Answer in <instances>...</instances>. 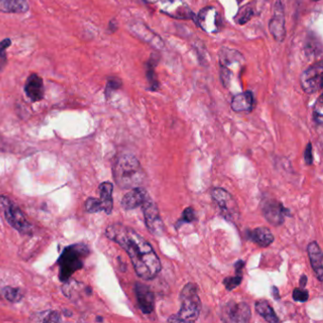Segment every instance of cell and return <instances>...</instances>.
Listing matches in <instances>:
<instances>
[{
  "mask_svg": "<svg viewBox=\"0 0 323 323\" xmlns=\"http://www.w3.org/2000/svg\"><path fill=\"white\" fill-rule=\"evenodd\" d=\"M105 235L128 253L138 277L153 279L159 274L161 262L156 251L133 229L122 224H113L107 227Z\"/></svg>",
  "mask_w": 323,
  "mask_h": 323,
  "instance_id": "cell-1",
  "label": "cell"
},
{
  "mask_svg": "<svg viewBox=\"0 0 323 323\" xmlns=\"http://www.w3.org/2000/svg\"><path fill=\"white\" fill-rule=\"evenodd\" d=\"M247 237L250 241L254 242L261 247H268L274 242L273 234L266 227H260L251 231H248Z\"/></svg>",
  "mask_w": 323,
  "mask_h": 323,
  "instance_id": "cell-21",
  "label": "cell"
},
{
  "mask_svg": "<svg viewBox=\"0 0 323 323\" xmlns=\"http://www.w3.org/2000/svg\"><path fill=\"white\" fill-rule=\"evenodd\" d=\"M255 310L268 323H278V317L276 316V313L273 310V308L271 307V305L268 303V301H265V300L256 301Z\"/></svg>",
  "mask_w": 323,
  "mask_h": 323,
  "instance_id": "cell-24",
  "label": "cell"
},
{
  "mask_svg": "<svg viewBox=\"0 0 323 323\" xmlns=\"http://www.w3.org/2000/svg\"><path fill=\"white\" fill-rule=\"evenodd\" d=\"M156 60H153V57L149 60L148 67H147V71H146V76H147V81L149 83V90L152 91H156L159 88L157 78H156V72H155V67L156 65Z\"/></svg>",
  "mask_w": 323,
  "mask_h": 323,
  "instance_id": "cell-26",
  "label": "cell"
},
{
  "mask_svg": "<svg viewBox=\"0 0 323 323\" xmlns=\"http://www.w3.org/2000/svg\"><path fill=\"white\" fill-rule=\"evenodd\" d=\"M11 45V39L6 38L0 42V62L5 63L6 61V50Z\"/></svg>",
  "mask_w": 323,
  "mask_h": 323,
  "instance_id": "cell-35",
  "label": "cell"
},
{
  "mask_svg": "<svg viewBox=\"0 0 323 323\" xmlns=\"http://www.w3.org/2000/svg\"><path fill=\"white\" fill-rule=\"evenodd\" d=\"M293 299L296 301L300 302H305L308 301L309 298V293L307 290L304 288H296L293 291Z\"/></svg>",
  "mask_w": 323,
  "mask_h": 323,
  "instance_id": "cell-33",
  "label": "cell"
},
{
  "mask_svg": "<svg viewBox=\"0 0 323 323\" xmlns=\"http://www.w3.org/2000/svg\"><path fill=\"white\" fill-rule=\"evenodd\" d=\"M160 11L177 19H194V13L183 0H160Z\"/></svg>",
  "mask_w": 323,
  "mask_h": 323,
  "instance_id": "cell-10",
  "label": "cell"
},
{
  "mask_svg": "<svg viewBox=\"0 0 323 323\" xmlns=\"http://www.w3.org/2000/svg\"><path fill=\"white\" fill-rule=\"evenodd\" d=\"M2 294L7 301L11 302H18L21 301L23 298L22 291L19 288H15L11 286L4 287L2 289Z\"/></svg>",
  "mask_w": 323,
  "mask_h": 323,
  "instance_id": "cell-27",
  "label": "cell"
},
{
  "mask_svg": "<svg viewBox=\"0 0 323 323\" xmlns=\"http://www.w3.org/2000/svg\"><path fill=\"white\" fill-rule=\"evenodd\" d=\"M254 8H252L250 5H246L237 13L236 22L239 25H245V23L248 22L254 16Z\"/></svg>",
  "mask_w": 323,
  "mask_h": 323,
  "instance_id": "cell-29",
  "label": "cell"
},
{
  "mask_svg": "<svg viewBox=\"0 0 323 323\" xmlns=\"http://www.w3.org/2000/svg\"><path fill=\"white\" fill-rule=\"evenodd\" d=\"M85 207H86L87 212H90V213H95V212H102L103 211L102 204H101L100 199L94 198V197H90L88 200L86 201Z\"/></svg>",
  "mask_w": 323,
  "mask_h": 323,
  "instance_id": "cell-31",
  "label": "cell"
},
{
  "mask_svg": "<svg viewBox=\"0 0 323 323\" xmlns=\"http://www.w3.org/2000/svg\"><path fill=\"white\" fill-rule=\"evenodd\" d=\"M251 311L245 302H230L225 308V322L246 323L250 321Z\"/></svg>",
  "mask_w": 323,
  "mask_h": 323,
  "instance_id": "cell-13",
  "label": "cell"
},
{
  "mask_svg": "<svg viewBox=\"0 0 323 323\" xmlns=\"http://www.w3.org/2000/svg\"><path fill=\"white\" fill-rule=\"evenodd\" d=\"M135 292L139 309L145 315H149L155 309V296L149 286L141 282H136Z\"/></svg>",
  "mask_w": 323,
  "mask_h": 323,
  "instance_id": "cell-15",
  "label": "cell"
},
{
  "mask_svg": "<svg viewBox=\"0 0 323 323\" xmlns=\"http://www.w3.org/2000/svg\"><path fill=\"white\" fill-rule=\"evenodd\" d=\"M306 282H307V278H306V276H305V275H302L301 279H300V285H301V288H304V287H305Z\"/></svg>",
  "mask_w": 323,
  "mask_h": 323,
  "instance_id": "cell-40",
  "label": "cell"
},
{
  "mask_svg": "<svg viewBox=\"0 0 323 323\" xmlns=\"http://www.w3.org/2000/svg\"><path fill=\"white\" fill-rule=\"evenodd\" d=\"M194 219H195V212L192 208L189 207V208L185 209V211L182 214V218L178 224L191 223L194 221Z\"/></svg>",
  "mask_w": 323,
  "mask_h": 323,
  "instance_id": "cell-34",
  "label": "cell"
},
{
  "mask_svg": "<svg viewBox=\"0 0 323 323\" xmlns=\"http://www.w3.org/2000/svg\"><path fill=\"white\" fill-rule=\"evenodd\" d=\"M122 87V82L117 78H111L108 80L106 86V94L110 93L113 90H118Z\"/></svg>",
  "mask_w": 323,
  "mask_h": 323,
  "instance_id": "cell-36",
  "label": "cell"
},
{
  "mask_svg": "<svg viewBox=\"0 0 323 323\" xmlns=\"http://www.w3.org/2000/svg\"><path fill=\"white\" fill-rule=\"evenodd\" d=\"M132 31L138 38H140L146 43L154 46L157 48H161L163 46V42L161 41V39L143 24H135L132 27Z\"/></svg>",
  "mask_w": 323,
  "mask_h": 323,
  "instance_id": "cell-20",
  "label": "cell"
},
{
  "mask_svg": "<svg viewBox=\"0 0 323 323\" xmlns=\"http://www.w3.org/2000/svg\"><path fill=\"white\" fill-rule=\"evenodd\" d=\"M0 212L14 230L22 234H32V225L22 211L6 196H0Z\"/></svg>",
  "mask_w": 323,
  "mask_h": 323,
  "instance_id": "cell-5",
  "label": "cell"
},
{
  "mask_svg": "<svg viewBox=\"0 0 323 323\" xmlns=\"http://www.w3.org/2000/svg\"><path fill=\"white\" fill-rule=\"evenodd\" d=\"M34 321L40 323H60L61 316L56 311H45V312L39 313L37 316H35Z\"/></svg>",
  "mask_w": 323,
  "mask_h": 323,
  "instance_id": "cell-28",
  "label": "cell"
},
{
  "mask_svg": "<svg viewBox=\"0 0 323 323\" xmlns=\"http://www.w3.org/2000/svg\"><path fill=\"white\" fill-rule=\"evenodd\" d=\"M149 196L147 190L141 187H137L131 189L128 193L123 196L122 206L126 211L134 210L136 208L141 207L144 201Z\"/></svg>",
  "mask_w": 323,
  "mask_h": 323,
  "instance_id": "cell-17",
  "label": "cell"
},
{
  "mask_svg": "<svg viewBox=\"0 0 323 323\" xmlns=\"http://www.w3.org/2000/svg\"><path fill=\"white\" fill-rule=\"evenodd\" d=\"M113 185L110 182H103L99 186L100 200L102 204L103 212L106 214H110L113 210Z\"/></svg>",
  "mask_w": 323,
  "mask_h": 323,
  "instance_id": "cell-22",
  "label": "cell"
},
{
  "mask_svg": "<svg viewBox=\"0 0 323 323\" xmlns=\"http://www.w3.org/2000/svg\"><path fill=\"white\" fill-rule=\"evenodd\" d=\"M234 267H235V269H236V274H241L242 269H243L244 267H245V262L242 261V260H240V261H238V262L235 264Z\"/></svg>",
  "mask_w": 323,
  "mask_h": 323,
  "instance_id": "cell-38",
  "label": "cell"
},
{
  "mask_svg": "<svg viewBox=\"0 0 323 323\" xmlns=\"http://www.w3.org/2000/svg\"><path fill=\"white\" fill-rule=\"evenodd\" d=\"M312 144L308 143L306 146L305 149V153H304V159L307 165H311L313 163V154H312Z\"/></svg>",
  "mask_w": 323,
  "mask_h": 323,
  "instance_id": "cell-37",
  "label": "cell"
},
{
  "mask_svg": "<svg viewBox=\"0 0 323 323\" xmlns=\"http://www.w3.org/2000/svg\"><path fill=\"white\" fill-rule=\"evenodd\" d=\"M212 197L223 213L224 217L231 222L239 216V208L231 194L222 188H215L212 190Z\"/></svg>",
  "mask_w": 323,
  "mask_h": 323,
  "instance_id": "cell-7",
  "label": "cell"
},
{
  "mask_svg": "<svg viewBox=\"0 0 323 323\" xmlns=\"http://www.w3.org/2000/svg\"><path fill=\"white\" fill-rule=\"evenodd\" d=\"M0 11L7 13H24L29 11L27 0H0Z\"/></svg>",
  "mask_w": 323,
  "mask_h": 323,
  "instance_id": "cell-23",
  "label": "cell"
},
{
  "mask_svg": "<svg viewBox=\"0 0 323 323\" xmlns=\"http://www.w3.org/2000/svg\"><path fill=\"white\" fill-rule=\"evenodd\" d=\"M271 289H272V295H273L274 299H275L276 301H278L280 298H279V294H278V288H277L276 286H273Z\"/></svg>",
  "mask_w": 323,
  "mask_h": 323,
  "instance_id": "cell-39",
  "label": "cell"
},
{
  "mask_svg": "<svg viewBox=\"0 0 323 323\" xmlns=\"http://www.w3.org/2000/svg\"><path fill=\"white\" fill-rule=\"evenodd\" d=\"M313 1H315V2H318V1H321V0H313Z\"/></svg>",
  "mask_w": 323,
  "mask_h": 323,
  "instance_id": "cell-43",
  "label": "cell"
},
{
  "mask_svg": "<svg viewBox=\"0 0 323 323\" xmlns=\"http://www.w3.org/2000/svg\"><path fill=\"white\" fill-rule=\"evenodd\" d=\"M245 59L236 49L224 46L219 51V65H220V78L225 88H229L232 76L231 67L241 66Z\"/></svg>",
  "mask_w": 323,
  "mask_h": 323,
  "instance_id": "cell-6",
  "label": "cell"
},
{
  "mask_svg": "<svg viewBox=\"0 0 323 323\" xmlns=\"http://www.w3.org/2000/svg\"><path fill=\"white\" fill-rule=\"evenodd\" d=\"M262 212L268 223L273 226L282 225L284 222V217L286 215H291L289 210L285 209L280 202L273 199L264 201Z\"/></svg>",
  "mask_w": 323,
  "mask_h": 323,
  "instance_id": "cell-11",
  "label": "cell"
},
{
  "mask_svg": "<svg viewBox=\"0 0 323 323\" xmlns=\"http://www.w3.org/2000/svg\"><path fill=\"white\" fill-rule=\"evenodd\" d=\"M305 52H306V55L309 56V57L310 56L317 57V56L321 55L322 44L318 40L317 36H315V35L307 36L306 43H305Z\"/></svg>",
  "mask_w": 323,
  "mask_h": 323,
  "instance_id": "cell-25",
  "label": "cell"
},
{
  "mask_svg": "<svg viewBox=\"0 0 323 323\" xmlns=\"http://www.w3.org/2000/svg\"><path fill=\"white\" fill-rule=\"evenodd\" d=\"M313 117L314 121L318 125H322L323 123V98L322 96L319 97L318 100L316 101L314 105V110H313Z\"/></svg>",
  "mask_w": 323,
  "mask_h": 323,
  "instance_id": "cell-30",
  "label": "cell"
},
{
  "mask_svg": "<svg viewBox=\"0 0 323 323\" xmlns=\"http://www.w3.org/2000/svg\"><path fill=\"white\" fill-rule=\"evenodd\" d=\"M323 62L319 61L308 67L301 75V86L307 94H314L323 88Z\"/></svg>",
  "mask_w": 323,
  "mask_h": 323,
  "instance_id": "cell-8",
  "label": "cell"
},
{
  "mask_svg": "<svg viewBox=\"0 0 323 323\" xmlns=\"http://www.w3.org/2000/svg\"><path fill=\"white\" fill-rule=\"evenodd\" d=\"M254 107V96L251 91L236 94L231 100V108L235 112H250Z\"/></svg>",
  "mask_w": 323,
  "mask_h": 323,
  "instance_id": "cell-19",
  "label": "cell"
},
{
  "mask_svg": "<svg viewBox=\"0 0 323 323\" xmlns=\"http://www.w3.org/2000/svg\"><path fill=\"white\" fill-rule=\"evenodd\" d=\"M24 90L26 95L32 101H39L42 100L45 94L43 79L35 73L31 74L26 81Z\"/></svg>",
  "mask_w": 323,
  "mask_h": 323,
  "instance_id": "cell-16",
  "label": "cell"
},
{
  "mask_svg": "<svg viewBox=\"0 0 323 323\" xmlns=\"http://www.w3.org/2000/svg\"><path fill=\"white\" fill-rule=\"evenodd\" d=\"M308 256L311 262V266L315 271V274L320 281L323 279V251L317 242L310 243L308 247Z\"/></svg>",
  "mask_w": 323,
  "mask_h": 323,
  "instance_id": "cell-18",
  "label": "cell"
},
{
  "mask_svg": "<svg viewBox=\"0 0 323 323\" xmlns=\"http://www.w3.org/2000/svg\"><path fill=\"white\" fill-rule=\"evenodd\" d=\"M269 31L276 41L282 42L285 38V18L283 6L280 0H277L274 10V15L269 21Z\"/></svg>",
  "mask_w": 323,
  "mask_h": 323,
  "instance_id": "cell-14",
  "label": "cell"
},
{
  "mask_svg": "<svg viewBox=\"0 0 323 323\" xmlns=\"http://www.w3.org/2000/svg\"><path fill=\"white\" fill-rule=\"evenodd\" d=\"M144 1L147 3H156V1H158V0H144Z\"/></svg>",
  "mask_w": 323,
  "mask_h": 323,
  "instance_id": "cell-41",
  "label": "cell"
},
{
  "mask_svg": "<svg viewBox=\"0 0 323 323\" xmlns=\"http://www.w3.org/2000/svg\"><path fill=\"white\" fill-rule=\"evenodd\" d=\"M99 321H100V322H102V319H100V318H98V319H97V322H99Z\"/></svg>",
  "mask_w": 323,
  "mask_h": 323,
  "instance_id": "cell-42",
  "label": "cell"
},
{
  "mask_svg": "<svg viewBox=\"0 0 323 323\" xmlns=\"http://www.w3.org/2000/svg\"><path fill=\"white\" fill-rule=\"evenodd\" d=\"M242 274H237L235 277H228L224 279V284L228 291H231L235 289L237 286H239L242 282Z\"/></svg>",
  "mask_w": 323,
  "mask_h": 323,
  "instance_id": "cell-32",
  "label": "cell"
},
{
  "mask_svg": "<svg viewBox=\"0 0 323 323\" xmlns=\"http://www.w3.org/2000/svg\"><path fill=\"white\" fill-rule=\"evenodd\" d=\"M238 1H239V2H241V1H243V0H238Z\"/></svg>",
  "mask_w": 323,
  "mask_h": 323,
  "instance_id": "cell-44",
  "label": "cell"
},
{
  "mask_svg": "<svg viewBox=\"0 0 323 323\" xmlns=\"http://www.w3.org/2000/svg\"><path fill=\"white\" fill-rule=\"evenodd\" d=\"M180 310L176 316L171 317L168 322L172 323H193L200 315V298L197 287L194 283H188L184 286L179 295Z\"/></svg>",
  "mask_w": 323,
  "mask_h": 323,
  "instance_id": "cell-3",
  "label": "cell"
},
{
  "mask_svg": "<svg viewBox=\"0 0 323 323\" xmlns=\"http://www.w3.org/2000/svg\"><path fill=\"white\" fill-rule=\"evenodd\" d=\"M196 20L201 29L206 33H218L222 26L219 12L214 7H207L203 9L197 15Z\"/></svg>",
  "mask_w": 323,
  "mask_h": 323,
  "instance_id": "cell-12",
  "label": "cell"
},
{
  "mask_svg": "<svg viewBox=\"0 0 323 323\" xmlns=\"http://www.w3.org/2000/svg\"><path fill=\"white\" fill-rule=\"evenodd\" d=\"M141 207L147 229L151 233L156 236H161L164 233V223L160 217L156 203L150 197V195L147 197Z\"/></svg>",
  "mask_w": 323,
  "mask_h": 323,
  "instance_id": "cell-9",
  "label": "cell"
},
{
  "mask_svg": "<svg viewBox=\"0 0 323 323\" xmlns=\"http://www.w3.org/2000/svg\"><path fill=\"white\" fill-rule=\"evenodd\" d=\"M89 247L82 244L65 247L58 260L60 280L67 281L77 270L82 269L85 259L89 256Z\"/></svg>",
  "mask_w": 323,
  "mask_h": 323,
  "instance_id": "cell-4",
  "label": "cell"
},
{
  "mask_svg": "<svg viewBox=\"0 0 323 323\" xmlns=\"http://www.w3.org/2000/svg\"><path fill=\"white\" fill-rule=\"evenodd\" d=\"M113 176L117 185L122 189L140 187L146 179L144 171L138 158L129 154L118 157L113 168Z\"/></svg>",
  "mask_w": 323,
  "mask_h": 323,
  "instance_id": "cell-2",
  "label": "cell"
}]
</instances>
